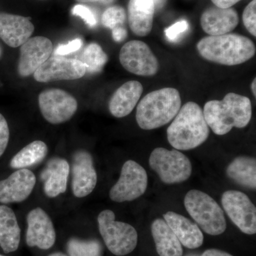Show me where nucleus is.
Masks as SVG:
<instances>
[{"mask_svg": "<svg viewBox=\"0 0 256 256\" xmlns=\"http://www.w3.org/2000/svg\"><path fill=\"white\" fill-rule=\"evenodd\" d=\"M204 116L207 124L217 136H224L232 128L246 127L252 118V105L246 96L229 92L222 100L205 104Z\"/></svg>", "mask_w": 256, "mask_h": 256, "instance_id": "obj_1", "label": "nucleus"}, {"mask_svg": "<svg viewBox=\"0 0 256 256\" xmlns=\"http://www.w3.org/2000/svg\"><path fill=\"white\" fill-rule=\"evenodd\" d=\"M196 48L204 60L229 66L245 63L256 54L254 42L237 34L204 37Z\"/></svg>", "mask_w": 256, "mask_h": 256, "instance_id": "obj_2", "label": "nucleus"}, {"mask_svg": "<svg viewBox=\"0 0 256 256\" xmlns=\"http://www.w3.org/2000/svg\"><path fill=\"white\" fill-rule=\"evenodd\" d=\"M166 134L170 144L180 150H190L203 144L210 136V128L201 107L194 102L184 104Z\"/></svg>", "mask_w": 256, "mask_h": 256, "instance_id": "obj_3", "label": "nucleus"}, {"mask_svg": "<svg viewBox=\"0 0 256 256\" xmlns=\"http://www.w3.org/2000/svg\"><path fill=\"white\" fill-rule=\"evenodd\" d=\"M180 92L164 88L146 94L138 104L136 120L146 130L156 129L169 124L181 108Z\"/></svg>", "mask_w": 256, "mask_h": 256, "instance_id": "obj_4", "label": "nucleus"}, {"mask_svg": "<svg viewBox=\"0 0 256 256\" xmlns=\"http://www.w3.org/2000/svg\"><path fill=\"white\" fill-rule=\"evenodd\" d=\"M184 206L197 225L212 236L220 235L226 228L224 210L210 195L192 190L184 197Z\"/></svg>", "mask_w": 256, "mask_h": 256, "instance_id": "obj_5", "label": "nucleus"}, {"mask_svg": "<svg viewBox=\"0 0 256 256\" xmlns=\"http://www.w3.org/2000/svg\"><path fill=\"white\" fill-rule=\"evenodd\" d=\"M111 210H104L98 216L99 232L106 246L112 254L124 256L137 246L138 235L136 228L124 222L114 220Z\"/></svg>", "mask_w": 256, "mask_h": 256, "instance_id": "obj_6", "label": "nucleus"}, {"mask_svg": "<svg viewBox=\"0 0 256 256\" xmlns=\"http://www.w3.org/2000/svg\"><path fill=\"white\" fill-rule=\"evenodd\" d=\"M150 166L166 184L182 183L192 174L190 159L181 152L158 148L151 153Z\"/></svg>", "mask_w": 256, "mask_h": 256, "instance_id": "obj_7", "label": "nucleus"}, {"mask_svg": "<svg viewBox=\"0 0 256 256\" xmlns=\"http://www.w3.org/2000/svg\"><path fill=\"white\" fill-rule=\"evenodd\" d=\"M146 188V170L136 162L128 160L122 166L119 180L110 188L109 196L118 203L131 202L144 194Z\"/></svg>", "mask_w": 256, "mask_h": 256, "instance_id": "obj_8", "label": "nucleus"}, {"mask_svg": "<svg viewBox=\"0 0 256 256\" xmlns=\"http://www.w3.org/2000/svg\"><path fill=\"white\" fill-rule=\"evenodd\" d=\"M38 106L44 119L54 124L67 122L78 109V102L75 98L58 88L42 92L38 96Z\"/></svg>", "mask_w": 256, "mask_h": 256, "instance_id": "obj_9", "label": "nucleus"}, {"mask_svg": "<svg viewBox=\"0 0 256 256\" xmlns=\"http://www.w3.org/2000/svg\"><path fill=\"white\" fill-rule=\"evenodd\" d=\"M120 62L130 73L142 76L156 75L159 62L146 44L138 40L127 42L121 48Z\"/></svg>", "mask_w": 256, "mask_h": 256, "instance_id": "obj_10", "label": "nucleus"}, {"mask_svg": "<svg viewBox=\"0 0 256 256\" xmlns=\"http://www.w3.org/2000/svg\"><path fill=\"white\" fill-rule=\"evenodd\" d=\"M222 204L229 218L242 233L256 234V208L246 194L228 190L222 195Z\"/></svg>", "mask_w": 256, "mask_h": 256, "instance_id": "obj_11", "label": "nucleus"}, {"mask_svg": "<svg viewBox=\"0 0 256 256\" xmlns=\"http://www.w3.org/2000/svg\"><path fill=\"white\" fill-rule=\"evenodd\" d=\"M86 74L80 60L60 56H50L34 74L37 82H48L62 80H76Z\"/></svg>", "mask_w": 256, "mask_h": 256, "instance_id": "obj_12", "label": "nucleus"}, {"mask_svg": "<svg viewBox=\"0 0 256 256\" xmlns=\"http://www.w3.org/2000/svg\"><path fill=\"white\" fill-rule=\"evenodd\" d=\"M53 53V44L50 38L44 36L30 38L20 47L18 74L28 77L44 63Z\"/></svg>", "mask_w": 256, "mask_h": 256, "instance_id": "obj_13", "label": "nucleus"}, {"mask_svg": "<svg viewBox=\"0 0 256 256\" xmlns=\"http://www.w3.org/2000/svg\"><path fill=\"white\" fill-rule=\"evenodd\" d=\"M28 228L26 244L30 247L48 250L54 245L56 232L53 222L44 210L40 207L28 212L26 216Z\"/></svg>", "mask_w": 256, "mask_h": 256, "instance_id": "obj_14", "label": "nucleus"}, {"mask_svg": "<svg viewBox=\"0 0 256 256\" xmlns=\"http://www.w3.org/2000/svg\"><path fill=\"white\" fill-rule=\"evenodd\" d=\"M97 173L90 153L80 150L76 152L72 161V191L77 198L92 194L97 184Z\"/></svg>", "mask_w": 256, "mask_h": 256, "instance_id": "obj_15", "label": "nucleus"}, {"mask_svg": "<svg viewBox=\"0 0 256 256\" xmlns=\"http://www.w3.org/2000/svg\"><path fill=\"white\" fill-rule=\"evenodd\" d=\"M36 176L28 169L14 172L6 180L0 181V203H18L25 201L31 194Z\"/></svg>", "mask_w": 256, "mask_h": 256, "instance_id": "obj_16", "label": "nucleus"}, {"mask_svg": "<svg viewBox=\"0 0 256 256\" xmlns=\"http://www.w3.org/2000/svg\"><path fill=\"white\" fill-rule=\"evenodd\" d=\"M34 26L30 18L0 12V38L12 48L21 46L31 38Z\"/></svg>", "mask_w": 256, "mask_h": 256, "instance_id": "obj_17", "label": "nucleus"}, {"mask_svg": "<svg viewBox=\"0 0 256 256\" xmlns=\"http://www.w3.org/2000/svg\"><path fill=\"white\" fill-rule=\"evenodd\" d=\"M238 15L234 8L210 6L202 13V30L210 36H220L233 31L238 24Z\"/></svg>", "mask_w": 256, "mask_h": 256, "instance_id": "obj_18", "label": "nucleus"}, {"mask_svg": "<svg viewBox=\"0 0 256 256\" xmlns=\"http://www.w3.org/2000/svg\"><path fill=\"white\" fill-rule=\"evenodd\" d=\"M158 1L130 0L128 6V24L134 34L146 36L150 33Z\"/></svg>", "mask_w": 256, "mask_h": 256, "instance_id": "obj_19", "label": "nucleus"}, {"mask_svg": "<svg viewBox=\"0 0 256 256\" xmlns=\"http://www.w3.org/2000/svg\"><path fill=\"white\" fill-rule=\"evenodd\" d=\"M69 164L65 159L54 158L46 164L41 174L44 182V191L50 198H55L65 193L69 175Z\"/></svg>", "mask_w": 256, "mask_h": 256, "instance_id": "obj_20", "label": "nucleus"}, {"mask_svg": "<svg viewBox=\"0 0 256 256\" xmlns=\"http://www.w3.org/2000/svg\"><path fill=\"white\" fill-rule=\"evenodd\" d=\"M143 92V86L137 80L124 82L114 92L109 101V110L116 118H124L136 108Z\"/></svg>", "mask_w": 256, "mask_h": 256, "instance_id": "obj_21", "label": "nucleus"}, {"mask_svg": "<svg viewBox=\"0 0 256 256\" xmlns=\"http://www.w3.org/2000/svg\"><path fill=\"white\" fill-rule=\"evenodd\" d=\"M163 216L184 246L195 249L203 244V234L196 223L173 212H168Z\"/></svg>", "mask_w": 256, "mask_h": 256, "instance_id": "obj_22", "label": "nucleus"}, {"mask_svg": "<svg viewBox=\"0 0 256 256\" xmlns=\"http://www.w3.org/2000/svg\"><path fill=\"white\" fill-rule=\"evenodd\" d=\"M21 230L14 212L9 206H0V246L6 254L18 250Z\"/></svg>", "mask_w": 256, "mask_h": 256, "instance_id": "obj_23", "label": "nucleus"}, {"mask_svg": "<svg viewBox=\"0 0 256 256\" xmlns=\"http://www.w3.org/2000/svg\"><path fill=\"white\" fill-rule=\"evenodd\" d=\"M151 230L160 256H182L181 242L164 220H154Z\"/></svg>", "mask_w": 256, "mask_h": 256, "instance_id": "obj_24", "label": "nucleus"}, {"mask_svg": "<svg viewBox=\"0 0 256 256\" xmlns=\"http://www.w3.org/2000/svg\"><path fill=\"white\" fill-rule=\"evenodd\" d=\"M230 180L244 188L256 190V160L250 156H240L234 159L226 169Z\"/></svg>", "mask_w": 256, "mask_h": 256, "instance_id": "obj_25", "label": "nucleus"}, {"mask_svg": "<svg viewBox=\"0 0 256 256\" xmlns=\"http://www.w3.org/2000/svg\"><path fill=\"white\" fill-rule=\"evenodd\" d=\"M48 148L43 141H34L16 153L10 161L12 169H26L40 164L46 158Z\"/></svg>", "mask_w": 256, "mask_h": 256, "instance_id": "obj_26", "label": "nucleus"}, {"mask_svg": "<svg viewBox=\"0 0 256 256\" xmlns=\"http://www.w3.org/2000/svg\"><path fill=\"white\" fill-rule=\"evenodd\" d=\"M80 62L85 66L86 73H99L104 69L108 57L100 45L90 43L82 52Z\"/></svg>", "mask_w": 256, "mask_h": 256, "instance_id": "obj_27", "label": "nucleus"}, {"mask_svg": "<svg viewBox=\"0 0 256 256\" xmlns=\"http://www.w3.org/2000/svg\"><path fill=\"white\" fill-rule=\"evenodd\" d=\"M67 252L69 256H102L104 248L98 240L73 238L67 242Z\"/></svg>", "mask_w": 256, "mask_h": 256, "instance_id": "obj_28", "label": "nucleus"}, {"mask_svg": "<svg viewBox=\"0 0 256 256\" xmlns=\"http://www.w3.org/2000/svg\"><path fill=\"white\" fill-rule=\"evenodd\" d=\"M127 14L124 8L120 6H112L104 12L101 18V22L106 28L114 30L121 26L126 22Z\"/></svg>", "mask_w": 256, "mask_h": 256, "instance_id": "obj_29", "label": "nucleus"}, {"mask_svg": "<svg viewBox=\"0 0 256 256\" xmlns=\"http://www.w3.org/2000/svg\"><path fill=\"white\" fill-rule=\"evenodd\" d=\"M242 22L248 31L256 36V0H252L242 13Z\"/></svg>", "mask_w": 256, "mask_h": 256, "instance_id": "obj_30", "label": "nucleus"}, {"mask_svg": "<svg viewBox=\"0 0 256 256\" xmlns=\"http://www.w3.org/2000/svg\"><path fill=\"white\" fill-rule=\"evenodd\" d=\"M72 14L74 16H79L84 20V22L89 28H95L97 24V20L94 12L90 8L82 4H76L72 8Z\"/></svg>", "mask_w": 256, "mask_h": 256, "instance_id": "obj_31", "label": "nucleus"}, {"mask_svg": "<svg viewBox=\"0 0 256 256\" xmlns=\"http://www.w3.org/2000/svg\"><path fill=\"white\" fill-rule=\"evenodd\" d=\"M190 25L186 20L176 22L164 30L165 36L170 42H174L178 40V37L188 31Z\"/></svg>", "mask_w": 256, "mask_h": 256, "instance_id": "obj_32", "label": "nucleus"}, {"mask_svg": "<svg viewBox=\"0 0 256 256\" xmlns=\"http://www.w3.org/2000/svg\"><path fill=\"white\" fill-rule=\"evenodd\" d=\"M82 41L80 38H75L72 41L69 42L66 44H60L53 52L54 56H64L69 54L74 53L77 52L82 48Z\"/></svg>", "mask_w": 256, "mask_h": 256, "instance_id": "obj_33", "label": "nucleus"}, {"mask_svg": "<svg viewBox=\"0 0 256 256\" xmlns=\"http://www.w3.org/2000/svg\"><path fill=\"white\" fill-rule=\"evenodd\" d=\"M10 140V129L4 116L0 114V156L4 154Z\"/></svg>", "mask_w": 256, "mask_h": 256, "instance_id": "obj_34", "label": "nucleus"}, {"mask_svg": "<svg viewBox=\"0 0 256 256\" xmlns=\"http://www.w3.org/2000/svg\"><path fill=\"white\" fill-rule=\"evenodd\" d=\"M112 36L114 42H124L128 36V31L124 26H118L112 30Z\"/></svg>", "mask_w": 256, "mask_h": 256, "instance_id": "obj_35", "label": "nucleus"}, {"mask_svg": "<svg viewBox=\"0 0 256 256\" xmlns=\"http://www.w3.org/2000/svg\"><path fill=\"white\" fill-rule=\"evenodd\" d=\"M240 1V0H212L215 6L223 8V9L232 8V6Z\"/></svg>", "mask_w": 256, "mask_h": 256, "instance_id": "obj_36", "label": "nucleus"}, {"mask_svg": "<svg viewBox=\"0 0 256 256\" xmlns=\"http://www.w3.org/2000/svg\"><path fill=\"white\" fill-rule=\"evenodd\" d=\"M202 256H233L228 252L216 250V249H210L202 254Z\"/></svg>", "mask_w": 256, "mask_h": 256, "instance_id": "obj_37", "label": "nucleus"}, {"mask_svg": "<svg viewBox=\"0 0 256 256\" xmlns=\"http://www.w3.org/2000/svg\"><path fill=\"white\" fill-rule=\"evenodd\" d=\"M80 3H99L104 5L114 4L116 0H76Z\"/></svg>", "mask_w": 256, "mask_h": 256, "instance_id": "obj_38", "label": "nucleus"}, {"mask_svg": "<svg viewBox=\"0 0 256 256\" xmlns=\"http://www.w3.org/2000/svg\"><path fill=\"white\" fill-rule=\"evenodd\" d=\"M252 94H254V96H256V79L254 78V80H252Z\"/></svg>", "mask_w": 256, "mask_h": 256, "instance_id": "obj_39", "label": "nucleus"}, {"mask_svg": "<svg viewBox=\"0 0 256 256\" xmlns=\"http://www.w3.org/2000/svg\"><path fill=\"white\" fill-rule=\"evenodd\" d=\"M66 256L65 254H62V252H54V254H50V256Z\"/></svg>", "mask_w": 256, "mask_h": 256, "instance_id": "obj_40", "label": "nucleus"}, {"mask_svg": "<svg viewBox=\"0 0 256 256\" xmlns=\"http://www.w3.org/2000/svg\"><path fill=\"white\" fill-rule=\"evenodd\" d=\"M2 55V48L0 46V58H1Z\"/></svg>", "mask_w": 256, "mask_h": 256, "instance_id": "obj_41", "label": "nucleus"}, {"mask_svg": "<svg viewBox=\"0 0 256 256\" xmlns=\"http://www.w3.org/2000/svg\"><path fill=\"white\" fill-rule=\"evenodd\" d=\"M200 256L198 255H197V254H188V256Z\"/></svg>", "mask_w": 256, "mask_h": 256, "instance_id": "obj_42", "label": "nucleus"}, {"mask_svg": "<svg viewBox=\"0 0 256 256\" xmlns=\"http://www.w3.org/2000/svg\"><path fill=\"white\" fill-rule=\"evenodd\" d=\"M0 256H2V255H0Z\"/></svg>", "mask_w": 256, "mask_h": 256, "instance_id": "obj_43", "label": "nucleus"}]
</instances>
